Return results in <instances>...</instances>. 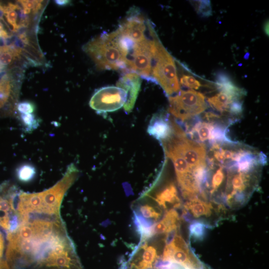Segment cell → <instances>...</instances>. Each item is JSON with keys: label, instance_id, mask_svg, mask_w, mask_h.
<instances>
[{"label": "cell", "instance_id": "obj_1", "mask_svg": "<svg viewBox=\"0 0 269 269\" xmlns=\"http://www.w3.org/2000/svg\"><path fill=\"white\" fill-rule=\"evenodd\" d=\"M18 219L17 228L6 235L10 269H83L59 214L31 213Z\"/></svg>", "mask_w": 269, "mask_h": 269}, {"label": "cell", "instance_id": "obj_2", "mask_svg": "<svg viewBox=\"0 0 269 269\" xmlns=\"http://www.w3.org/2000/svg\"><path fill=\"white\" fill-rule=\"evenodd\" d=\"M79 175L78 169L73 163L70 164L62 178L51 188L41 192H24L22 195L23 205L31 213L60 214L62 200Z\"/></svg>", "mask_w": 269, "mask_h": 269}, {"label": "cell", "instance_id": "obj_3", "mask_svg": "<svg viewBox=\"0 0 269 269\" xmlns=\"http://www.w3.org/2000/svg\"><path fill=\"white\" fill-rule=\"evenodd\" d=\"M99 69L126 70L127 61L112 32L103 34L83 46Z\"/></svg>", "mask_w": 269, "mask_h": 269}, {"label": "cell", "instance_id": "obj_4", "mask_svg": "<svg viewBox=\"0 0 269 269\" xmlns=\"http://www.w3.org/2000/svg\"><path fill=\"white\" fill-rule=\"evenodd\" d=\"M151 82L158 84L169 97L179 91L180 84L174 60L158 39L153 51Z\"/></svg>", "mask_w": 269, "mask_h": 269}, {"label": "cell", "instance_id": "obj_5", "mask_svg": "<svg viewBox=\"0 0 269 269\" xmlns=\"http://www.w3.org/2000/svg\"><path fill=\"white\" fill-rule=\"evenodd\" d=\"M168 112L183 123L198 116L207 108L204 95L194 90H181L169 97Z\"/></svg>", "mask_w": 269, "mask_h": 269}, {"label": "cell", "instance_id": "obj_6", "mask_svg": "<svg viewBox=\"0 0 269 269\" xmlns=\"http://www.w3.org/2000/svg\"><path fill=\"white\" fill-rule=\"evenodd\" d=\"M19 191L9 181L0 184V229L6 233L15 230L19 224L16 211Z\"/></svg>", "mask_w": 269, "mask_h": 269}, {"label": "cell", "instance_id": "obj_7", "mask_svg": "<svg viewBox=\"0 0 269 269\" xmlns=\"http://www.w3.org/2000/svg\"><path fill=\"white\" fill-rule=\"evenodd\" d=\"M126 91L117 86L101 87L95 91L89 102L90 107L99 114L120 109L127 101Z\"/></svg>", "mask_w": 269, "mask_h": 269}, {"label": "cell", "instance_id": "obj_8", "mask_svg": "<svg viewBox=\"0 0 269 269\" xmlns=\"http://www.w3.org/2000/svg\"><path fill=\"white\" fill-rule=\"evenodd\" d=\"M117 30L135 43L143 42L156 35L150 21L134 8L129 11Z\"/></svg>", "mask_w": 269, "mask_h": 269}, {"label": "cell", "instance_id": "obj_9", "mask_svg": "<svg viewBox=\"0 0 269 269\" xmlns=\"http://www.w3.org/2000/svg\"><path fill=\"white\" fill-rule=\"evenodd\" d=\"M172 118L164 111L154 114L148 124L147 133L160 142L166 139L172 133Z\"/></svg>", "mask_w": 269, "mask_h": 269}, {"label": "cell", "instance_id": "obj_10", "mask_svg": "<svg viewBox=\"0 0 269 269\" xmlns=\"http://www.w3.org/2000/svg\"><path fill=\"white\" fill-rule=\"evenodd\" d=\"M141 83L140 77L132 72L124 74L117 83V86L124 90L127 93V101L124 106V109L127 113L131 112L134 107Z\"/></svg>", "mask_w": 269, "mask_h": 269}, {"label": "cell", "instance_id": "obj_11", "mask_svg": "<svg viewBox=\"0 0 269 269\" xmlns=\"http://www.w3.org/2000/svg\"><path fill=\"white\" fill-rule=\"evenodd\" d=\"M153 199L163 208H166V204H172L174 207L180 205V200L175 184L170 182L156 192Z\"/></svg>", "mask_w": 269, "mask_h": 269}, {"label": "cell", "instance_id": "obj_12", "mask_svg": "<svg viewBox=\"0 0 269 269\" xmlns=\"http://www.w3.org/2000/svg\"><path fill=\"white\" fill-rule=\"evenodd\" d=\"M216 85L219 91H223L241 98L246 94L245 90L236 86L230 78L223 73L217 75Z\"/></svg>", "mask_w": 269, "mask_h": 269}, {"label": "cell", "instance_id": "obj_13", "mask_svg": "<svg viewBox=\"0 0 269 269\" xmlns=\"http://www.w3.org/2000/svg\"><path fill=\"white\" fill-rule=\"evenodd\" d=\"M184 208L189 211L193 216L198 218L203 216H210L212 207L210 203L195 197L189 199L185 204Z\"/></svg>", "mask_w": 269, "mask_h": 269}, {"label": "cell", "instance_id": "obj_14", "mask_svg": "<svg viewBox=\"0 0 269 269\" xmlns=\"http://www.w3.org/2000/svg\"><path fill=\"white\" fill-rule=\"evenodd\" d=\"M191 223L189 227L190 236L196 240H202L206 234L207 225L197 221Z\"/></svg>", "mask_w": 269, "mask_h": 269}, {"label": "cell", "instance_id": "obj_15", "mask_svg": "<svg viewBox=\"0 0 269 269\" xmlns=\"http://www.w3.org/2000/svg\"><path fill=\"white\" fill-rule=\"evenodd\" d=\"M215 165L218 168L212 175L210 172V175L212 176L211 180H210V181H211L210 185H211L210 193L211 194L218 190L225 178L224 167L220 165Z\"/></svg>", "mask_w": 269, "mask_h": 269}, {"label": "cell", "instance_id": "obj_16", "mask_svg": "<svg viewBox=\"0 0 269 269\" xmlns=\"http://www.w3.org/2000/svg\"><path fill=\"white\" fill-rule=\"evenodd\" d=\"M18 179L22 182H28L33 179L36 174L35 167L29 164H24L17 169Z\"/></svg>", "mask_w": 269, "mask_h": 269}, {"label": "cell", "instance_id": "obj_17", "mask_svg": "<svg viewBox=\"0 0 269 269\" xmlns=\"http://www.w3.org/2000/svg\"><path fill=\"white\" fill-rule=\"evenodd\" d=\"M162 220L167 228V232L173 228H178L179 217L177 211L174 209L167 211Z\"/></svg>", "mask_w": 269, "mask_h": 269}, {"label": "cell", "instance_id": "obj_18", "mask_svg": "<svg viewBox=\"0 0 269 269\" xmlns=\"http://www.w3.org/2000/svg\"><path fill=\"white\" fill-rule=\"evenodd\" d=\"M22 123L25 127V130L30 133L37 129L39 122L33 114H20Z\"/></svg>", "mask_w": 269, "mask_h": 269}, {"label": "cell", "instance_id": "obj_19", "mask_svg": "<svg viewBox=\"0 0 269 269\" xmlns=\"http://www.w3.org/2000/svg\"><path fill=\"white\" fill-rule=\"evenodd\" d=\"M144 218L155 221L160 216V213L157 211L155 208L148 204H144L139 208V213Z\"/></svg>", "mask_w": 269, "mask_h": 269}, {"label": "cell", "instance_id": "obj_20", "mask_svg": "<svg viewBox=\"0 0 269 269\" xmlns=\"http://www.w3.org/2000/svg\"><path fill=\"white\" fill-rule=\"evenodd\" d=\"M179 84L191 89L198 90L201 86L200 82L193 76L184 74L179 79Z\"/></svg>", "mask_w": 269, "mask_h": 269}, {"label": "cell", "instance_id": "obj_21", "mask_svg": "<svg viewBox=\"0 0 269 269\" xmlns=\"http://www.w3.org/2000/svg\"><path fill=\"white\" fill-rule=\"evenodd\" d=\"M198 12L203 16H208L211 14L210 2L207 0H199L194 2Z\"/></svg>", "mask_w": 269, "mask_h": 269}, {"label": "cell", "instance_id": "obj_22", "mask_svg": "<svg viewBox=\"0 0 269 269\" xmlns=\"http://www.w3.org/2000/svg\"><path fill=\"white\" fill-rule=\"evenodd\" d=\"M15 59L16 58L10 51L8 46H6L0 53V63L5 67L11 64L13 60Z\"/></svg>", "mask_w": 269, "mask_h": 269}, {"label": "cell", "instance_id": "obj_23", "mask_svg": "<svg viewBox=\"0 0 269 269\" xmlns=\"http://www.w3.org/2000/svg\"><path fill=\"white\" fill-rule=\"evenodd\" d=\"M16 108L20 114H32L35 110L33 103L28 101L18 103Z\"/></svg>", "mask_w": 269, "mask_h": 269}, {"label": "cell", "instance_id": "obj_24", "mask_svg": "<svg viewBox=\"0 0 269 269\" xmlns=\"http://www.w3.org/2000/svg\"><path fill=\"white\" fill-rule=\"evenodd\" d=\"M167 231V228L162 220L155 223L153 226V231L154 235L164 233H166Z\"/></svg>", "mask_w": 269, "mask_h": 269}, {"label": "cell", "instance_id": "obj_25", "mask_svg": "<svg viewBox=\"0 0 269 269\" xmlns=\"http://www.w3.org/2000/svg\"><path fill=\"white\" fill-rule=\"evenodd\" d=\"M177 230L178 228H174L166 233L164 240L166 245H170L173 242L177 235Z\"/></svg>", "mask_w": 269, "mask_h": 269}, {"label": "cell", "instance_id": "obj_26", "mask_svg": "<svg viewBox=\"0 0 269 269\" xmlns=\"http://www.w3.org/2000/svg\"><path fill=\"white\" fill-rule=\"evenodd\" d=\"M193 216L190 212L185 209L182 214L183 218L187 222H192Z\"/></svg>", "mask_w": 269, "mask_h": 269}, {"label": "cell", "instance_id": "obj_27", "mask_svg": "<svg viewBox=\"0 0 269 269\" xmlns=\"http://www.w3.org/2000/svg\"><path fill=\"white\" fill-rule=\"evenodd\" d=\"M4 247V236L1 231H0V258L2 255Z\"/></svg>", "mask_w": 269, "mask_h": 269}, {"label": "cell", "instance_id": "obj_28", "mask_svg": "<svg viewBox=\"0 0 269 269\" xmlns=\"http://www.w3.org/2000/svg\"><path fill=\"white\" fill-rule=\"evenodd\" d=\"M42 0H35V5L32 9L34 13H36L38 11L41 9L42 5Z\"/></svg>", "mask_w": 269, "mask_h": 269}, {"label": "cell", "instance_id": "obj_29", "mask_svg": "<svg viewBox=\"0 0 269 269\" xmlns=\"http://www.w3.org/2000/svg\"><path fill=\"white\" fill-rule=\"evenodd\" d=\"M70 0H56L54 2L59 6H66L70 3Z\"/></svg>", "mask_w": 269, "mask_h": 269}, {"label": "cell", "instance_id": "obj_30", "mask_svg": "<svg viewBox=\"0 0 269 269\" xmlns=\"http://www.w3.org/2000/svg\"><path fill=\"white\" fill-rule=\"evenodd\" d=\"M0 269H10L6 261L0 259Z\"/></svg>", "mask_w": 269, "mask_h": 269}, {"label": "cell", "instance_id": "obj_31", "mask_svg": "<svg viewBox=\"0 0 269 269\" xmlns=\"http://www.w3.org/2000/svg\"><path fill=\"white\" fill-rule=\"evenodd\" d=\"M184 267V269H193L189 268V267Z\"/></svg>", "mask_w": 269, "mask_h": 269}]
</instances>
